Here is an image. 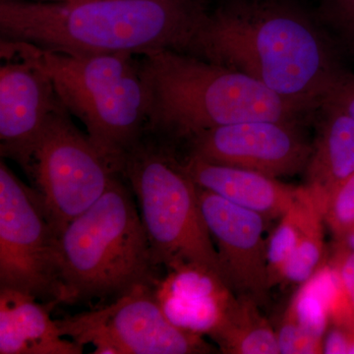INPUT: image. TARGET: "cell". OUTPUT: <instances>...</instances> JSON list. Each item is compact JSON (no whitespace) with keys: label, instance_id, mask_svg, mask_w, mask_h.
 I'll return each mask as SVG.
<instances>
[{"label":"cell","instance_id":"ac0fdd59","mask_svg":"<svg viewBox=\"0 0 354 354\" xmlns=\"http://www.w3.org/2000/svg\"><path fill=\"white\" fill-rule=\"evenodd\" d=\"M155 292L165 316L180 329L211 335L218 327L235 295L227 297L202 295H174Z\"/></svg>","mask_w":354,"mask_h":354},{"label":"cell","instance_id":"277c9868","mask_svg":"<svg viewBox=\"0 0 354 354\" xmlns=\"http://www.w3.org/2000/svg\"><path fill=\"white\" fill-rule=\"evenodd\" d=\"M1 55H16L43 70L71 115L120 174L124 158L147 135L148 94L138 55H80L1 41Z\"/></svg>","mask_w":354,"mask_h":354},{"label":"cell","instance_id":"44dd1931","mask_svg":"<svg viewBox=\"0 0 354 354\" xmlns=\"http://www.w3.org/2000/svg\"><path fill=\"white\" fill-rule=\"evenodd\" d=\"M314 14L342 53L354 55V0H320Z\"/></svg>","mask_w":354,"mask_h":354},{"label":"cell","instance_id":"484cf974","mask_svg":"<svg viewBox=\"0 0 354 354\" xmlns=\"http://www.w3.org/2000/svg\"><path fill=\"white\" fill-rule=\"evenodd\" d=\"M353 334L342 326L330 324L323 339V353L348 354Z\"/></svg>","mask_w":354,"mask_h":354},{"label":"cell","instance_id":"7402d4cb","mask_svg":"<svg viewBox=\"0 0 354 354\" xmlns=\"http://www.w3.org/2000/svg\"><path fill=\"white\" fill-rule=\"evenodd\" d=\"M321 211L335 239H341L354 225V174L330 195Z\"/></svg>","mask_w":354,"mask_h":354},{"label":"cell","instance_id":"ffe728a7","mask_svg":"<svg viewBox=\"0 0 354 354\" xmlns=\"http://www.w3.org/2000/svg\"><path fill=\"white\" fill-rule=\"evenodd\" d=\"M309 196L308 188L301 187L299 195L267 239L268 274L271 288L283 281L286 265L297 248Z\"/></svg>","mask_w":354,"mask_h":354},{"label":"cell","instance_id":"f546056e","mask_svg":"<svg viewBox=\"0 0 354 354\" xmlns=\"http://www.w3.org/2000/svg\"><path fill=\"white\" fill-rule=\"evenodd\" d=\"M351 297V301H353V304L354 305V295H351V297Z\"/></svg>","mask_w":354,"mask_h":354},{"label":"cell","instance_id":"cb8c5ba5","mask_svg":"<svg viewBox=\"0 0 354 354\" xmlns=\"http://www.w3.org/2000/svg\"><path fill=\"white\" fill-rule=\"evenodd\" d=\"M329 263L349 297L354 295V251L341 241H337Z\"/></svg>","mask_w":354,"mask_h":354},{"label":"cell","instance_id":"ba28073f","mask_svg":"<svg viewBox=\"0 0 354 354\" xmlns=\"http://www.w3.org/2000/svg\"><path fill=\"white\" fill-rule=\"evenodd\" d=\"M64 337L97 354L212 353L202 335L176 327L158 304L153 285L142 283L111 304L57 320Z\"/></svg>","mask_w":354,"mask_h":354},{"label":"cell","instance_id":"52a82bcc","mask_svg":"<svg viewBox=\"0 0 354 354\" xmlns=\"http://www.w3.org/2000/svg\"><path fill=\"white\" fill-rule=\"evenodd\" d=\"M118 174L66 109L51 115L32 153L29 177L57 235L102 196Z\"/></svg>","mask_w":354,"mask_h":354},{"label":"cell","instance_id":"2e32d148","mask_svg":"<svg viewBox=\"0 0 354 354\" xmlns=\"http://www.w3.org/2000/svg\"><path fill=\"white\" fill-rule=\"evenodd\" d=\"M247 295H235L223 321L209 337L225 354H279L276 330Z\"/></svg>","mask_w":354,"mask_h":354},{"label":"cell","instance_id":"d6986e66","mask_svg":"<svg viewBox=\"0 0 354 354\" xmlns=\"http://www.w3.org/2000/svg\"><path fill=\"white\" fill-rule=\"evenodd\" d=\"M324 225L322 211L310 192L297 248L286 265L281 283L301 286L327 260Z\"/></svg>","mask_w":354,"mask_h":354},{"label":"cell","instance_id":"3957f363","mask_svg":"<svg viewBox=\"0 0 354 354\" xmlns=\"http://www.w3.org/2000/svg\"><path fill=\"white\" fill-rule=\"evenodd\" d=\"M138 57L148 94L147 135L189 140L244 121L302 124L318 113L246 74L188 53L165 50Z\"/></svg>","mask_w":354,"mask_h":354},{"label":"cell","instance_id":"7a4b0ae2","mask_svg":"<svg viewBox=\"0 0 354 354\" xmlns=\"http://www.w3.org/2000/svg\"><path fill=\"white\" fill-rule=\"evenodd\" d=\"M207 0L0 1L1 41L71 55L187 53Z\"/></svg>","mask_w":354,"mask_h":354},{"label":"cell","instance_id":"8992f818","mask_svg":"<svg viewBox=\"0 0 354 354\" xmlns=\"http://www.w3.org/2000/svg\"><path fill=\"white\" fill-rule=\"evenodd\" d=\"M138 200L153 264L165 269L197 263L221 274L218 254L203 216L198 187L169 150L146 143L121 167Z\"/></svg>","mask_w":354,"mask_h":354},{"label":"cell","instance_id":"9c48e42d","mask_svg":"<svg viewBox=\"0 0 354 354\" xmlns=\"http://www.w3.org/2000/svg\"><path fill=\"white\" fill-rule=\"evenodd\" d=\"M57 234L38 191L0 162V288L57 304Z\"/></svg>","mask_w":354,"mask_h":354},{"label":"cell","instance_id":"83f0119b","mask_svg":"<svg viewBox=\"0 0 354 354\" xmlns=\"http://www.w3.org/2000/svg\"><path fill=\"white\" fill-rule=\"evenodd\" d=\"M0 1L70 2L77 0H0Z\"/></svg>","mask_w":354,"mask_h":354},{"label":"cell","instance_id":"6da1fadb","mask_svg":"<svg viewBox=\"0 0 354 354\" xmlns=\"http://www.w3.org/2000/svg\"><path fill=\"white\" fill-rule=\"evenodd\" d=\"M187 53L317 111L353 75L315 14L291 0H225L206 14Z\"/></svg>","mask_w":354,"mask_h":354},{"label":"cell","instance_id":"9a60e30c","mask_svg":"<svg viewBox=\"0 0 354 354\" xmlns=\"http://www.w3.org/2000/svg\"><path fill=\"white\" fill-rule=\"evenodd\" d=\"M318 135L306 167L307 184L319 207L354 174V118L323 106Z\"/></svg>","mask_w":354,"mask_h":354},{"label":"cell","instance_id":"5b68a950","mask_svg":"<svg viewBox=\"0 0 354 354\" xmlns=\"http://www.w3.org/2000/svg\"><path fill=\"white\" fill-rule=\"evenodd\" d=\"M155 268L141 215L118 177L90 208L57 235V304L118 297L155 283Z\"/></svg>","mask_w":354,"mask_h":354},{"label":"cell","instance_id":"7c38bea8","mask_svg":"<svg viewBox=\"0 0 354 354\" xmlns=\"http://www.w3.org/2000/svg\"><path fill=\"white\" fill-rule=\"evenodd\" d=\"M0 153L29 176L32 153L53 114L64 108L43 70L16 55H1Z\"/></svg>","mask_w":354,"mask_h":354},{"label":"cell","instance_id":"603a6c76","mask_svg":"<svg viewBox=\"0 0 354 354\" xmlns=\"http://www.w3.org/2000/svg\"><path fill=\"white\" fill-rule=\"evenodd\" d=\"M276 333L279 353H323V339L311 334L286 314Z\"/></svg>","mask_w":354,"mask_h":354},{"label":"cell","instance_id":"4316f807","mask_svg":"<svg viewBox=\"0 0 354 354\" xmlns=\"http://www.w3.org/2000/svg\"><path fill=\"white\" fill-rule=\"evenodd\" d=\"M344 242L346 245H348L351 250L354 251V225L349 228L348 232H346L341 239H337Z\"/></svg>","mask_w":354,"mask_h":354},{"label":"cell","instance_id":"f1b7e54d","mask_svg":"<svg viewBox=\"0 0 354 354\" xmlns=\"http://www.w3.org/2000/svg\"><path fill=\"white\" fill-rule=\"evenodd\" d=\"M348 354H354V335H353V341H351V348H349Z\"/></svg>","mask_w":354,"mask_h":354},{"label":"cell","instance_id":"4fadbf2b","mask_svg":"<svg viewBox=\"0 0 354 354\" xmlns=\"http://www.w3.org/2000/svg\"><path fill=\"white\" fill-rule=\"evenodd\" d=\"M183 167L199 187L266 218H281L301 190L260 172L213 164L193 156Z\"/></svg>","mask_w":354,"mask_h":354},{"label":"cell","instance_id":"30bf717a","mask_svg":"<svg viewBox=\"0 0 354 354\" xmlns=\"http://www.w3.org/2000/svg\"><path fill=\"white\" fill-rule=\"evenodd\" d=\"M300 124L251 120L213 128L188 140L190 156L274 178L293 176L306 169L313 151Z\"/></svg>","mask_w":354,"mask_h":354},{"label":"cell","instance_id":"5bb4252c","mask_svg":"<svg viewBox=\"0 0 354 354\" xmlns=\"http://www.w3.org/2000/svg\"><path fill=\"white\" fill-rule=\"evenodd\" d=\"M24 291L0 288V354H81L84 346L67 341L57 320L53 302L44 305Z\"/></svg>","mask_w":354,"mask_h":354},{"label":"cell","instance_id":"d4e9b609","mask_svg":"<svg viewBox=\"0 0 354 354\" xmlns=\"http://www.w3.org/2000/svg\"><path fill=\"white\" fill-rule=\"evenodd\" d=\"M323 106L337 109L354 118V75L335 88Z\"/></svg>","mask_w":354,"mask_h":354},{"label":"cell","instance_id":"e0dca14e","mask_svg":"<svg viewBox=\"0 0 354 354\" xmlns=\"http://www.w3.org/2000/svg\"><path fill=\"white\" fill-rule=\"evenodd\" d=\"M342 290L327 258L315 274L299 286L285 314L311 334L324 339L330 325V309Z\"/></svg>","mask_w":354,"mask_h":354},{"label":"cell","instance_id":"8fae6325","mask_svg":"<svg viewBox=\"0 0 354 354\" xmlns=\"http://www.w3.org/2000/svg\"><path fill=\"white\" fill-rule=\"evenodd\" d=\"M198 187L204 220L216 244L221 278L235 295L265 304L269 291L266 218Z\"/></svg>","mask_w":354,"mask_h":354}]
</instances>
